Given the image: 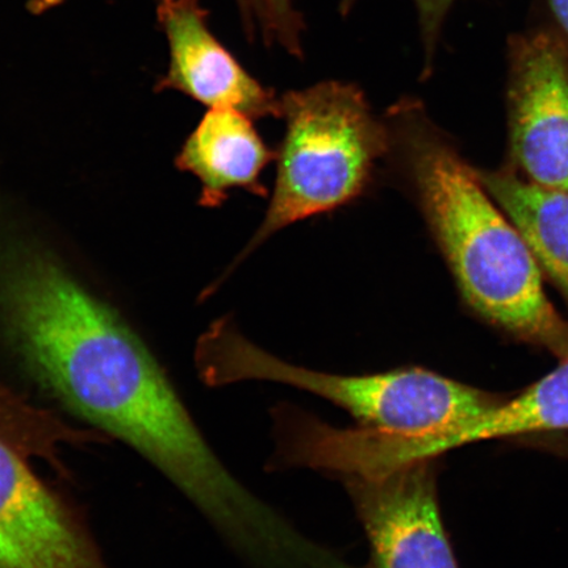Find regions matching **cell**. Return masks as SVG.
I'll use <instances>...</instances> for the list:
<instances>
[{"mask_svg":"<svg viewBox=\"0 0 568 568\" xmlns=\"http://www.w3.org/2000/svg\"><path fill=\"white\" fill-rule=\"evenodd\" d=\"M158 13L169 40L170 67L155 90H178L210 109L236 110L251 119L281 116V98L216 40L197 0H160Z\"/></svg>","mask_w":568,"mask_h":568,"instance_id":"ba28073f","label":"cell"},{"mask_svg":"<svg viewBox=\"0 0 568 568\" xmlns=\"http://www.w3.org/2000/svg\"><path fill=\"white\" fill-rule=\"evenodd\" d=\"M284 136L266 215L239 261L281 230L364 195L390 154L386 119L353 83L326 81L281 97Z\"/></svg>","mask_w":568,"mask_h":568,"instance_id":"277c9868","label":"cell"},{"mask_svg":"<svg viewBox=\"0 0 568 568\" xmlns=\"http://www.w3.org/2000/svg\"><path fill=\"white\" fill-rule=\"evenodd\" d=\"M276 155L278 152L266 145L251 118L236 110L211 109L184 142L175 163L201 182L199 203L216 209L229 199L231 190L266 196L261 176Z\"/></svg>","mask_w":568,"mask_h":568,"instance_id":"9c48e42d","label":"cell"},{"mask_svg":"<svg viewBox=\"0 0 568 568\" xmlns=\"http://www.w3.org/2000/svg\"><path fill=\"white\" fill-rule=\"evenodd\" d=\"M477 173L568 307V193L538 186L507 165Z\"/></svg>","mask_w":568,"mask_h":568,"instance_id":"30bf717a","label":"cell"},{"mask_svg":"<svg viewBox=\"0 0 568 568\" xmlns=\"http://www.w3.org/2000/svg\"><path fill=\"white\" fill-rule=\"evenodd\" d=\"M357 0H341L339 11L347 13ZM418 13V24L425 59V73H430L439 38L447 13L457 0H414Z\"/></svg>","mask_w":568,"mask_h":568,"instance_id":"4fadbf2b","label":"cell"},{"mask_svg":"<svg viewBox=\"0 0 568 568\" xmlns=\"http://www.w3.org/2000/svg\"><path fill=\"white\" fill-rule=\"evenodd\" d=\"M245 32L267 47H278L291 55H303L304 23L294 0H237Z\"/></svg>","mask_w":568,"mask_h":568,"instance_id":"7c38bea8","label":"cell"},{"mask_svg":"<svg viewBox=\"0 0 568 568\" xmlns=\"http://www.w3.org/2000/svg\"><path fill=\"white\" fill-rule=\"evenodd\" d=\"M506 165L568 193V41L551 28L508 41Z\"/></svg>","mask_w":568,"mask_h":568,"instance_id":"5b68a950","label":"cell"},{"mask_svg":"<svg viewBox=\"0 0 568 568\" xmlns=\"http://www.w3.org/2000/svg\"><path fill=\"white\" fill-rule=\"evenodd\" d=\"M568 430V359L454 436L453 449L487 439Z\"/></svg>","mask_w":568,"mask_h":568,"instance_id":"8fae6325","label":"cell"},{"mask_svg":"<svg viewBox=\"0 0 568 568\" xmlns=\"http://www.w3.org/2000/svg\"><path fill=\"white\" fill-rule=\"evenodd\" d=\"M554 16L568 41V0H549Z\"/></svg>","mask_w":568,"mask_h":568,"instance_id":"5bb4252c","label":"cell"},{"mask_svg":"<svg viewBox=\"0 0 568 568\" xmlns=\"http://www.w3.org/2000/svg\"><path fill=\"white\" fill-rule=\"evenodd\" d=\"M197 362L211 385L264 381L302 389L346 410L358 428L418 437L429 457H438L454 433L507 399L424 367L366 375L310 371L261 349L230 318L217 320L199 339Z\"/></svg>","mask_w":568,"mask_h":568,"instance_id":"3957f363","label":"cell"},{"mask_svg":"<svg viewBox=\"0 0 568 568\" xmlns=\"http://www.w3.org/2000/svg\"><path fill=\"white\" fill-rule=\"evenodd\" d=\"M0 341L42 394L158 467L246 562L293 550L294 525L226 470L144 339L31 229L0 234Z\"/></svg>","mask_w":568,"mask_h":568,"instance_id":"6da1fadb","label":"cell"},{"mask_svg":"<svg viewBox=\"0 0 568 568\" xmlns=\"http://www.w3.org/2000/svg\"><path fill=\"white\" fill-rule=\"evenodd\" d=\"M341 480L371 544L368 568H459L439 513L436 458Z\"/></svg>","mask_w":568,"mask_h":568,"instance_id":"8992f818","label":"cell"},{"mask_svg":"<svg viewBox=\"0 0 568 568\" xmlns=\"http://www.w3.org/2000/svg\"><path fill=\"white\" fill-rule=\"evenodd\" d=\"M6 426L0 423V568H105L65 503L10 443Z\"/></svg>","mask_w":568,"mask_h":568,"instance_id":"52a82bcc","label":"cell"},{"mask_svg":"<svg viewBox=\"0 0 568 568\" xmlns=\"http://www.w3.org/2000/svg\"><path fill=\"white\" fill-rule=\"evenodd\" d=\"M390 155L449 267L462 301L503 335L568 359V322L509 217L424 106L403 99L386 116Z\"/></svg>","mask_w":568,"mask_h":568,"instance_id":"7a4b0ae2","label":"cell"}]
</instances>
